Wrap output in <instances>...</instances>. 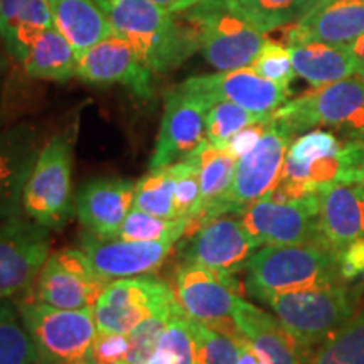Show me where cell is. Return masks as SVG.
<instances>
[{"mask_svg": "<svg viewBox=\"0 0 364 364\" xmlns=\"http://www.w3.org/2000/svg\"><path fill=\"white\" fill-rule=\"evenodd\" d=\"M171 167L174 174V206L177 220H188L193 226L199 213V206H201V184H199L198 159H196L194 150L179 162L172 164Z\"/></svg>", "mask_w": 364, "mask_h": 364, "instance_id": "cell-36", "label": "cell"}, {"mask_svg": "<svg viewBox=\"0 0 364 364\" xmlns=\"http://www.w3.org/2000/svg\"><path fill=\"white\" fill-rule=\"evenodd\" d=\"M351 49L358 59V75H361L364 78V34L351 46Z\"/></svg>", "mask_w": 364, "mask_h": 364, "instance_id": "cell-46", "label": "cell"}, {"mask_svg": "<svg viewBox=\"0 0 364 364\" xmlns=\"http://www.w3.org/2000/svg\"><path fill=\"white\" fill-rule=\"evenodd\" d=\"M49 248V228L21 216L0 221V300L33 290Z\"/></svg>", "mask_w": 364, "mask_h": 364, "instance_id": "cell-11", "label": "cell"}, {"mask_svg": "<svg viewBox=\"0 0 364 364\" xmlns=\"http://www.w3.org/2000/svg\"><path fill=\"white\" fill-rule=\"evenodd\" d=\"M260 363V356L257 351L252 348V344L248 341L240 344V354H238V363L236 364H258Z\"/></svg>", "mask_w": 364, "mask_h": 364, "instance_id": "cell-45", "label": "cell"}, {"mask_svg": "<svg viewBox=\"0 0 364 364\" xmlns=\"http://www.w3.org/2000/svg\"><path fill=\"white\" fill-rule=\"evenodd\" d=\"M260 248L243 221L220 215L201 223L189 235L182 250V262L198 263L215 272L236 275L247 270L252 255Z\"/></svg>", "mask_w": 364, "mask_h": 364, "instance_id": "cell-15", "label": "cell"}, {"mask_svg": "<svg viewBox=\"0 0 364 364\" xmlns=\"http://www.w3.org/2000/svg\"><path fill=\"white\" fill-rule=\"evenodd\" d=\"M358 184H361L364 188V157H363V162H361V169H359V181Z\"/></svg>", "mask_w": 364, "mask_h": 364, "instance_id": "cell-50", "label": "cell"}, {"mask_svg": "<svg viewBox=\"0 0 364 364\" xmlns=\"http://www.w3.org/2000/svg\"><path fill=\"white\" fill-rule=\"evenodd\" d=\"M263 34L302 19L307 0H223Z\"/></svg>", "mask_w": 364, "mask_h": 364, "instance_id": "cell-30", "label": "cell"}, {"mask_svg": "<svg viewBox=\"0 0 364 364\" xmlns=\"http://www.w3.org/2000/svg\"><path fill=\"white\" fill-rule=\"evenodd\" d=\"M292 134L273 120L252 150L236 161L233 182L215 209V216L241 215L250 206L267 198L280 181Z\"/></svg>", "mask_w": 364, "mask_h": 364, "instance_id": "cell-9", "label": "cell"}, {"mask_svg": "<svg viewBox=\"0 0 364 364\" xmlns=\"http://www.w3.org/2000/svg\"><path fill=\"white\" fill-rule=\"evenodd\" d=\"M279 318L304 359L338 332L356 311V294L348 285L273 294L260 299Z\"/></svg>", "mask_w": 364, "mask_h": 364, "instance_id": "cell-3", "label": "cell"}, {"mask_svg": "<svg viewBox=\"0 0 364 364\" xmlns=\"http://www.w3.org/2000/svg\"><path fill=\"white\" fill-rule=\"evenodd\" d=\"M117 364H129L127 361H120V363H117Z\"/></svg>", "mask_w": 364, "mask_h": 364, "instance_id": "cell-52", "label": "cell"}, {"mask_svg": "<svg viewBox=\"0 0 364 364\" xmlns=\"http://www.w3.org/2000/svg\"><path fill=\"white\" fill-rule=\"evenodd\" d=\"M147 364H198L188 316L181 306L171 317L169 324L159 341L157 349L150 356Z\"/></svg>", "mask_w": 364, "mask_h": 364, "instance_id": "cell-34", "label": "cell"}, {"mask_svg": "<svg viewBox=\"0 0 364 364\" xmlns=\"http://www.w3.org/2000/svg\"><path fill=\"white\" fill-rule=\"evenodd\" d=\"M334 2V0H307V7H306V14L304 16H307V14H311L314 11H317V9L327 6V4Z\"/></svg>", "mask_w": 364, "mask_h": 364, "instance_id": "cell-48", "label": "cell"}, {"mask_svg": "<svg viewBox=\"0 0 364 364\" xmlns=\"http://www.w3.org/2000/svg\"><path fill=\"white\" fill-rule=\"evenodd\" d=\"M204 103L213 105L231 102L260 115H273L282 105L290 100V88L262 78L252 66L233 71H220L215 75L193 76L179 85Z\"/></svg>", "mask_w": 364, "mask_h": 364, "instance_id": "cell-14", "label": "cell"}, {"mask_svg": "<svg viewBox=\"0 0 364 364\" xmlns=\"http://www.w3.org/2000/svg\"><path fill=\"white\" fill-rule=\"evenodd\" d=\"M110 282L100 279L80 248H65L49 255L27 297L48 306L80 311L93 309Z\"/></svg>", "mask_w": 364, "mask_h": 364, "instance_id": "cell-12", "label": "cell"}, {"mask_svg": "<svg viewBox=\"0 0 364 364\" xmlns=\"http://www.w3.org/2000/svg\"><path fill=\"white\" fill-rule=\"evenodd\" d=\"M295 75L312 86H324L351 78L358 73V59L351 46H334L326 43H295L287 46Z\"/></svg>", "mask_w": 364, "mask_h": 364, "instance_id": "cell-25", "label": "cell"}, {"mask_svg": "<svg viewBox=\"0 0 364 364\" xmlns=\"http://www.w3.org/2000/svg\"><path fill=\"white\" fill-rule=\"evenodd\" d=\"M38 364H88L98 327L93 309L66 311L24 295L16 302Z\"/></svg>", "mask_w": 364, "mask_h": 364, "instance_id": "cell-5", "label": "cell"}, {"mask_svg": "<svg viewBox=\"0 0 364 364\" xmlns=\"http://www.w3.org/2000/svg\"><path fill=\"white\" fill-rule=\"evenodd\" d=\"M149 2H152L159 7L166 9V11L171 14H181V12L188 11L189 7L196 6L199 0H149Z\"/></svg>", "mask_w": 364, "mask_h": 364, "instance_id": "cell-44", "label": "cell"}, {"mask_svg": "<svg viewBox=\"0 0 364 364\" xmlns=\"http://www.w3.org/2000/svg\"><path fill=\"white\" fill-rule=\"evenodd\" d=\"M343 149V142L331 132L312 130L300 135L287 150V161L295 164H311L318 159L336 156Z\"/></svg>", "mask_w": 364, "mask_h": 364, "instance_id": "cell-39", "label": "cell"}, {"mask_svg": "<svg viewBox=\"0 0 364 364\" xmlns=\"http://www.w3.org/2000/svg\"><path fill=\"white\" fill-rule=\"evenodd\" d=\"M0 364H38L33 341L11 299L0 300Z\"/></svg>", "mask_w": 364, "mask_h": 364, "instance_id": "cell-32", "label": "cell"}, {"mask_svg": "<svg viewBox=\"0 0 364 364\" xmlns=\"http://www.w3.org/2000/svg\"><path fill=\"white\" fill-rule=\"evenodd\" d=\"M194 154L198 159L199 184H201V206L188 236L194 233L201 223L211 220L215 215L216 206L225 198L233 182L236 161H238L228 150L216 147L208 140L194 149Z\"/></svg>", "mask_w": 364, "mask_h": 364, "instance_id": "cell-27", "label": "cell"}, {"mask_svg": "<svg viewBox=\"0 0 364 364\" xmlns=\"http://www.w3.org/2000/svg\"><path fill=\"white\" fill-rule=\"evenodd\" d=\"M54 27L65 36L76 58L115 34L113 26L95 0H49Z\"/></svg>", "mask_w": 364, "mask_h": 364, "instance_id": "cell-26", "label": "cell"}, {"mask_svg": "<svg viewBox=\"0 0 364 364\" xmlns=\"http://www.w3.org/2000/svg\"><path fill=\"white\" fill-rule=\"evenodd\" d=\"M191 221L188 220H164L132 208L130 213L117 231L115 238L127 241H161L182 240L189 233Z\"/></svg>", "mask_w": 364, "mask_h": 364, "instance_id": "cell-33", "label": "cell"}, {"mask_svg": "<svg viewBox=\"0 0 364 364\" xmlns=\"http://www.w3.org/2000/svg\"><path fill=\"white\" fill-rule=\"evenodd\" d=\"M304 364H364V309L309 353Z\"/></svg>", "mask_w": 364, "mask_h": 364, "instance_id": "cell-29", "label": "cell"}, {"mask_svg": "<svg viewBox=\"0 0 364 364\" xmlns=\"http://www.w3.org/2000/svg\"><path fill=\"white\" fill-rule=\"evenodd\" d=\"M177 16L193 29L199 51L218 71L252 66L267 43L262 31L231 11L223 0H199Z\"/></svg>", "mask_w": 364, "mask_h": 364, "instance_id": "cell-4", "label": "cell"}, {"mask_svg": "<svg viewBox=\"0 0 364 364\" xmlns=\"http://www.w3.org/2000/svg\"><path fill=\"white\" fill-rule=\"evenodd\" d=\"M22 211L49 230L63 228L75 215L70 135H54L41 147L22 193Z\"/></svg>", "mask_w": 364, "mask_h": 364, "instance_id": "cell-7", "label": "cell"}, {"mask_svg": "<svg viewBox=\"0 0 364 364\" xmlns=\"http://www.w3.org/2000/svg\"><path fill=\"white\" fill-rule=\"evenodd\" d=\"M364 34V0H334L294 22L285 36L287 46L326 43L353 46Z\"/></svg>", "mask_w": 364, "mask_h": 364, "instance_id": "cell-22", "label": "cell"}, {"mask_svg": "<svg viewBox=\"0 0 364 364\" xmlns=\"http://www.w3.org/2000/svg\"><path fill=\"white\" fill-rule=\"evenodd\" d=\"M209 105L188 93L179 85L164 98V115L149 169H161L179 162L206 140Z\"/></svg>", "mask_w": 364, "mask_h": 364, "instance_id": "cell-16", "label": "cell"}, {"mask_svg": "<svg viewBox=\"0 0 364 364\" xmlns=\"http://www.w3.org/2000/svg\"><path fill=\"white\" fill-rule=\"evenodd\" d=\"M179 309V304L172 307L171 311L156 314V316L145 318L139 326L134 327L127 338H129V354L125 361L129 364H147L154 351L157 349L159 341H161L164 331L169 324L171 317Z\"/></svg>", "mask_w": 364, "mask_h": 364, "instance_id": "cell-38", "label": "cell"}, {"mask_svg": "<svg viewBox=\"0 0 364 364\" xmlns=\"http://www.w3.org/2000/svg\"><path fill=\"white\" fill-rule=\"evenodd\" d=\"M318 228L324 243L341 255L364 236V188L338 182L318 189Z\"/></svg>", "mask_w": 364, "mask_h": 364, "instance_id": "cell-21", "label": "cell"}, {"mask_svg": "<svg viewBox=\"0 0 364 364\" xmlns=\"http://www.w3.org/2000/svg\"><path fill=\"white\" fill-rule=\"evenodd\" d=\"M252 70L260 75L262 78L270 80L273 83L289 86L295 78V70L292 65L289 49L279 43L267 41L252 63Z\"/></svg>", "mask_w": 364, "mask_h": 364, "instance_id": "cell-40", "label": "cell"}, {"mask_svg": "<svg viewBox=\"0 0 364 364\" xmlns=\"http://www.w3.org/2000/svg\"><path fill=\"white\" fill-rule=\"evenodd\" d=\"M346 285L339 255L326 245L260 247L247 265V289L260 300L265 295Z\"/></svg>", "mask_w": 364, "mask_h": 364, "instance_id": "cell-2", "label": "cell"}, {"mask_svg": "<svg viewBox=\"0 0 364 364\" xmlns=\"http://www.w3.org/2000/svg\"><path fill=\"white\" fill-rule=\"evenodd\" d=\"M6 71H7V68H0V127H2L4 122H6V108H4V102H6V95H4Z\"/></svg>", "mask_w": 364, "mask_h": 364, "instance_id": "cell-47", "label": "cell"}, {"mask_svg": "<svg viewBox=\"0 0 364 364\" xmlns=\"http://www.w3.org/2000/svg\"><path fill=\"white\" fill-rule=\"evenodd\" d=\"M270 124H272V117H268L265 120H260L257 122V124L245 127L243 130H240L238 134H236L233 139L225 145V150H228L233 157L240 159L243 154H247L248 150H252L255 145L258 144V140H260L263 134L268 130Z\"/></svg>", "mask_w": 364, "mask_h": 364, "instance_id": "cell-43", "label": "cell"}, {"mask_svg": "<svg viewBox=\"0 0 364 364\" xmlns=\"http://www.w3.org/2000/svg\"><path fill=\"white\" fill-rule=\"evenodd\" d=\"M51 27L49 0H0V41L17 65L24 63L34 41Z\"/></svg>", "mask_w": 364, "mask_h": 364, "instance_id": "cell-23", "label": "cell"}, {"mask_svg": "<svg viewBox=\"0 0 364 364\" xmlns=\"http://www.w3.org/2000/svg\"><path fill=\"white\" fill-rule=\"evenodd\" d=\"M198 364H236L240 344L196 318L188 317Z\"/></svg>", "mask_w": 364, "mask_h": 364, "instance_id": "cell-37", "label": "cell"}, {"mask_svg": "<svg viewBox=\"0 0 364 364\" xmlns=\"http://www.w3.org/2000/svg\"><path fill=\"white\" fill-rule=\"evenodd\" d=\"M76 63L75 49L56 27H51L34 41L21 66L34 80L66 83L76 76Z\"/></svg>", "mask_w": 364, "mask_h": 364, "instance_id": "cell-28", "label": "cell"}, {"mask_svg": "<svg viewBox=\"0 0 364 364\" xmlns=\"http://www.w3.org/2000/svg\"><path fill=\"white\" fill-rule=\"evenodd\" d=\"M177 306L172 287L150 275L118 279L107 285L93 307L98 331L129 334L156 314Z\"/></svg>", "mask_w": 364, "mask_h": 364, "instance_id": "cell-10", "label": "cell"}, {"mask_svg": "<svg viewBox=\"0 0 364 364\" xmlns=\"http://www.w3.org/2000/svg\"><path fill=\"white\" fill-rule=\"evenodd\" d=\"M41 147L39 132L34 125L0 129V221L21 216L22 193Z\"/></svg>", "mask_w": 364, "mask_h": 364, "instance_id": "cell-20", "label": "cell"}, {"mask_svg": "<svg viewBox=\"0 0 364 364\" xmlns=\"http://www.w3.org/2000/svg\"><path fill=\"white\" fill-rule=\"evenodd\" d=\"M7 53H6V48H4L2 41H0V68H7Z\"/></svg>", "mask_w": 364, "mask_h": 364, "instance_id": "cell-49", "label": "cell"}, {"mask_svg": "<svg viewBox=\"0 0 364 364\" xmlns=\"http://www.w3.org/2000/svg\"><path fill=\"white\" fill-rule=\"evenodd\" d=\"M76 76L90 85H120L135 97L149 100L154 95V73L142 61L129 41L113 34L81 54Z\"/></svg>", "mask_w": 364, "mask_h": 364, "instance_id": "cell-17", "label": "cell"}, {"mask_svg": "<svg viewBox=\"0 0 364 364\" xmlns=\"http://www.w3.org/2000/svg\"><path fill=\"white\" fill-rule=\"evenodd\" d=\"M172 290L186 316L213 327L235 343L247 341L233 318L240 299V282L235 275L182 262L176 270Z\"/></svg>", "mask_w": 364, "mask_h": 364, "instance_id": "cell-8", "label": "cell"}, {"mask_svg": "<svg viewBox=\"0 0 364 364\" xmlns=\"http://www.w3.org/2000/svg\"><path fill=\"white\" fill-rule=\"evenodd\" d=\"M339 272L346 284L356 279H361L364 284V236L353 241L348 248L341 252Z\"/></svg>", "mask_w": 364, "mask_h": 364, "instance_id": "cell-42", "label": "cell"}, {"mask_svg": "<svg viewBox=\"0 0 364 364\" xmlns=\"http://www.w3.org/2000/svg\"><path fill=\"white\" fill-rule=\"evenodd\" d=\"M88 364H97V363H95V361H93V359H90V361H88Z\"/></svg>", "mask_w": 364, "mask_h": 364, "instance_id": "cell-51", "label": "cell"}, {"mask_svg": "<svg viewBox=\"0 0 364 364\" xmlns=\"http://www.w3.org/2000/svg\"><path fill=\"white\" fill-rule=\"evenodd\" d=\"M272 115H260L231 102L213 105L206 113V140L216 147L225 149L233 136L245 127L265 120Z\"/></svg>", "mask_w": 364, "mask_h": 364, "instance_id": "cell-35", "label": "cell"}, {"mask_svg": "<svg viewBox=\"0 0 364 364\" xmlns=\"http://www.w3.org/2000/svg\"><path fill=\"white\" fill-rule=\"evenodd\" d=\"M129 354L127 334L98 331L91 344V359L97 364H117L125 361Z\"/></svg>", "mask_w": 364, "mask_h": 364, "instance_id": "cell-41", "label": "cell"}, {"mask_svg": "<svg viewBox=\"0 0 364 364\" xmlns=\"http://www.w3.org/2000/svg\"><path fill=\"white\" fill-rule=\"evenodd\" d=\"M115 34L134 46L154 75H166L198 51L193 29L149 0H95Z\"/></svg>", "mask_w": 364, "mask_h": 364, "instance_id": "cell-1", "label": "cell"}, {"mask_svg": "<svg viewBox=\"0 0 364 364\" xmlns=\"http://www.w3.org/2000/svg\"><path fill=\"white\" fill-rule=\"evenodd\" d=\"M135 184L125 177H98L86 182L75 198V215L85 231L100 238H115L134 208Z\"/></svg>", "mask_w": 364, "mask_h": 364, "instance_id": "cell-19", "label": "cell"}, {"mask_svg": "<svg viewBox=\"0 0 364 364\" xmlns=\"http://www.w3.org/2000/svg\"><path fill=\"white\" fill-rule=\"evenodd\" d=\"M181 240L127 241L118 238H100L85 231L80 250L91 263L100 279L113 282L130 277L150 275L157 272Z\"/></svg>", "mask_w": 364, "mask_h": 364, "instance_id": "cell-18", "label": "cell"}, {"mask_svg": "<svg viewBox=\"0 0 364 364\" xmlns=\"http://www.w3.org/2000/svg\"><path fill=\"white\" fill-rule=\"evenodd\" d=\"M241 221L260 247L326 245L318 228V193L287 203L263 198L241 213Z\"/></svg>", "mask_w": 364, "mask_h": 364, "instance_id": "cell-13", "label": "cell"}, {"mask_svg": "<svg viewBox=\"0 0 364 364\" xmlns=\"http://www.w3.org/2000/svg\"><path fill=\"white\" fill-rule=\"evenodd\" d=\"M233 318L241 334L267 364H302L297 346L275 316L240 297Z\"/></svg>", "mask_w": 364, "mask_h": 364, "instance_id": "cell-24", "label": "cell"}, {"mask_svg": "<svg viewBox=\"0 0 364 364\" xmlns=\"http://www.w3.org/2000/svg\"><path fill=\"white\" fill-rule=\"evenodd\" d=\"M134 208L149 215L177 220L174 206V174L172 167L149 169L135 184Z\"/></svg>", "mask_w": 364, "mask_h": 364, "instance_id": "cell-31", "label": "cell"}, {"mask_svg": "<svg viewBox=\"0 0 364 364\" xmlns=\"http://www.w3.org/2000/svg\"><path fill=\"white\" fill-rule=\"evenodd\" d=\"M273 120L292 135L329 127L349 139L364 140V78L356 73L351 78L317 86L282 105L273 112Z\"/></svg>", "mask_w": 364, "mask_h": 364, "instance_id": "cell-6", "label": "cell"}]
</instances>
